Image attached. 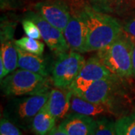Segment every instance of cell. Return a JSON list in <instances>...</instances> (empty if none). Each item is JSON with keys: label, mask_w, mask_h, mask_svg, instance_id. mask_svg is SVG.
Returning <instances> with one entry per match:
<instances>
[{"label": "cell", "mask_w": 135, "mask_h": 135, "mask_svg": "<svg viewBox=\"0 0 135 135\" xmlns=\"http://www.w3.org/2000/svg\"><path fill=\"white\" fill-rule=\"evenodd\" d=\"M21 23H22L23 29L24 30L26 36L32 38L37 39V40H40L41 38H42L38 26L33 20L23 17Z\"/></svg>", "instance_id": "23"}, {"label": "cell", "mask_w": 135, "mask_h": 135, "mask_svg": "<svg viewBox=\"0 0 135 135\" xmlns=\"http://www.w3.org/2000/svg\"><path fill=\"white\" fill-rule=\"evenodd\" d=\"M23 17L33 20L38 26L41 38L50 50L57 55L68 52L69 46L68 44L63 32L53 25L49 23L36 11H29L25 13Z\"/></svg>", "instance_id": "8"}, {"label": "cell", "mask_w": 135, "mask_h": 135, "mask_svg": "<svg viewBox=\"0 0 135 135\" xmlns=\"http://www.w3.org/2000/svg\"><path fill=\"white\" fill-rule=\"evenodd\" d=\"M94 9L108 15H121L128 9L134 0H84Z\"/></svg>", "instance_id": "15"}, {"label": "cell", "mask_w": 135, "mask_h": 135, "mask_svg": "<svg viewBox=\"0 0 135 135\" xmlns=\"http://www.w3.org/2000/svg\"><path fill=\"white\" fill-rule=\"evenodd\" d=\"M97 126L94 135H117L116 122L105 116L96 119Z\"/></svg>", "instance_id": "20"}, {"label": "cell", "mask_w": 135, "mask_h": 135, "mask_svg": "<svg viewBox=\"0 0 135 135\" xmlns=\"http://www.w3.org/2000/svg\"><path fill=\"white\" fill-rule=\"evenodd\" d=\"M50 90L47 77L24 69L15 70L1 80V91L4 95L10 98Z\"/></svg>", "instance_id": "5"}, {"label": "cell", "mask_w": 135, "mask_h": 135, "mask_svg": "<svg viewBox=\"0 0 135 135\" xmlns=\"http://www.w3.org/2000/svg\"><path fill=\"white\" fill-rule=\"evenodd\" d=\"M0 135H23L21 128L8 119L2 116L0 120Z\"/></svg>", "instance_id": "22"}, {"label": "cell", "mask_w": 135, "mask_h": 135, "mask_svg": "<svg viewBox=\"0 0 135 135\" xmlns=\"http://www.w3.org/2000/svg\"><path fill=\"white\" fill-rule=\"evenodd\" d=\"M97 120L92 116L70 113L63 119L59 127L68 135H94Z\"/></svg>", "instance_id": "11"}, {"label": "cell", "mask_w": 135, "mask_h": 135, "mask_svg": "<svg viewBox=\"0 0 135 135\" xmlns=\"http://www.w3.org/2000/svg\"><path fill=\"white\" fill-rule=\"evenodd\" d=\"M16 24L17 23L15 22L6 19L5 17L1 18V32H0L1 44L14 40Z\"/></svg>", "instance_id": "21"}, {"label": "cell", "mask_w": 135, "mask_h": 135, "mask_svg": "<svg viewBox=\"0 0 135 135\" xmlns=\"http://www.w3.org/2000/svg\"><path fill=\"white\" fill-rule=\"evenodd\" d=\"M71 111L94 118L107 114L112 115L110 109L105 105L92 103L74 94L71 100Z\"/></svg>", "instance_id": "14"}, {"label": "cell", "mask_w": 135, "mask_h": 135, "mask_svg": "<svg viewBox=\"0 0 135 135\" xmlns=\"http://www.w3.org/2000/svg\"><path fill=\"white\" fill-rule=\"evenodd\" d=\"M96 56L113 74L126 80L133 77L132 41L124 31L110 44L97 51Z\"/></svg>", "instance_id": "3"}, {"label": "cell", "mask_w": 135, "mask_h": 135, "mask_svg": "<svg viewBox=\"0 0 135 135\" xmlns=\"http://www.w3.org/2000/svg\"><path fill=\"white\" fill-rule=\"evenodd\" d=\"M0 62L5 66L6 76L18 68V52L15 40L1 44Z\"/></svg>", "instance_id": "17"}, {"label": "cell", "mask_w": 135, "mask_h": 135, "mask_svg": "<svg viewBox=\"0 0 135 135\" xmlns=\"http://www.w3.org/2000/svg\"><path fill=\"white\" fill-rule=\"evenodd\" d=\"M72 95L69 89H52L44 107L56 120L63 119L71 110Z\"/></svg>", "instance_id": "12"}, {"label": "cell", "mask_w": 135, "mask_h": 135, "mask_svg": "<svg viewBox=\"0 0 135 135\" xmlns=\"http://www.w3.org/2000/svg\"><path fill=\"white\" fill-rule=\"evenodd\" d=\"M122 29L124 32L127 34L131 39L135 40V12L126 19L122 25Z\"/></svg>", "instance_id": "24"}, {"label": "cell", "mask_w": 135, "mask_h": 135, "mask_svg": "<svg viewBox=\"0 0 135 135\" xmlns=\"http://www.w3.org/2000/svg\"><path fill=\"white\" fill-rule=\"evenodd\" d=\"M115 122L117 135H135V113L121 116Z\"/></svg>", "instance_id": "19"}, {"label": "cell", "mask_w": 135, "mask_h": 135, "mask_svg": "<svg viewBox=\"0 0 135 135\" xmlns=\"http://www.w3.org/2000/svg\"><path fill=\"white\" fill-rule=\"evenodd\" d=\"M57 56L51 69L53 86L60 89H68L81 71L86 60L80 53L72 50Z\"/></svg>", "instance_id": "6"}, {"label": "cell", "mask_w": 135, "mask_h": 135, "mask_svg": "<svg viewBox=\"0 0 135 135\" xmlns=\"http://www.w3.org/2000/svg\"><path fill=\"white\" fill-rule=\"evenodd\" d=\"M35 11L38 13L49 23L63 32L69 20L71 11L62 0H44L34 5Z\"/></svg>", "instance_id": "9"}, {"label": "cell", "mask_w": 135, "mask_h": 135, "mask_svg": "<svg viewBox=\"0 0 135 135\" xmlns=\"http://www.w3.org/2000/svg\"><path fill=\"white\" fill-rule=\"evenodd\" d=\"M50 90L11 98L3 110V116L13 122L22 130H31L32 119L45 105Z\"/></svg>", "instance_id": "4"}, {"label": "cell", "mask_w": 135, "mask_h": 135, "mask_svg": "<svg viewBox=\"0 0 135 135\" xmlns=\"http://www.w3.org/2000/svg\"><path fill=\"white\" fill-rule=\"evenodd\" d=\"M0 7L2 11L16 10L22 7L21 0H0Z\"/></svg>", "instance_id": "25"}, {"label": "cell", "mask_w": 135, "mask_h": 135, "mask_svg": "<svg viewBox=\"0 0 135 135\" xmlns=\"http://www.w3.org/2000/svg\"><path fill=\"white\" fill-rule=\"evenodd\" d=\"M132 71L133 77L135 78V40H132Z\"/></svg>", "instance_id": "26"}, {"label": "cell", "mask_w": 135, "mask_h": 135, "mask_svg": "<svg viewBox=\"0 0 135 135\" xmlns=\"http://www.w3.org/2000/svg\"><path fill=\"white\" fill-rule=\"evenodd\" d=\"M48 135H68L65 131H64L62 129H61L59 127H55L53 130L50 131V133Z\"/></svg>", "instance_id": "27"}, {"label": "cell", "mask_w": 135, "mask_h": 135, "mask_svg": "<svg viewBox=\"0 0 135 135\" xmlns=\"http://www.w3.org/2000/svg\"><path fill=\"white\" fill-rule=\"evenodd\" d=\"M56 121L44 106L33 118L31 130L35 135H48L56 127Z\"/></svg>", "instance_id": "16"}, {"label": "cell", "mask_w": 135, "mask_h": 135, "mask_svg": "<svg viewBox=\"0 0 135 135\" xmlns=\"http://www.w3.org/2000/svg\"><path fill=\"white\" fill-rule=\"evenodd\" d=\"M113 74L95 56L87 59L81 71L68 88L74 95L82 92L93 83L111 77Z\"/></svg>", "instance_id": "7"}, {"label": "cell", "mask_w": 135, "mask_h": 135, "mask_svg": "<svg viewBox=\"0 0 135 135\" xmlns=\"http://www.w3.org/2000/svg\"><path fill=\"white\" fill-rule=\"evenodd\" d=\"M15 42L19 48L35 55H42L44 50V44L43 42L28 36L15 40Z\"/></svg>", "instance_id": "18"}, {"label": "cell", "mask_w": 135, "mask_h": 135, "mask_svg": "<svg viewBox=\"0 0 135 135\" xmlns=\"http://www.w3.org/2000/svg\"><path fill=\"white\" fill-rule=\"evenodd\" d=\"M17 46V45H16ZM18 52V68L43 77H47L51 71L49 61L42 55H35L17 47Z\"/></svg>", "instance_id": "13"}, {"label": "cell", "mask_w": 135, "mask_h": 135, "mask_svg": "<svg viewBox=\"0 0 135 135\" xmlns=\"http://www.w3.org/2000/svg\"><path fill=\"white\" fill-rule=\"evenodd\" d=\"M63 34L71 50L80 53H85L88 31L80 11H71V18Z\"/></svg>", "instance_id": "10"}, {"label": "cell", "mask_w": 135, "mask_h": 135, "mask_svg": "<svg viewBox=\"0 0 135 135\" xmlns=\"http://www.w3.org/2000/svg\"><path fill=\"white\" fill-rule=\"evenodd\" d=\"M80 12L88 31L85 53L104 48L123 32L122 25L112 15L98 11L87 4Z\"/></svg>", "instance_id": "1"}, {"label": "cell", "mask_w": 135, "mask_h": 135, "mask_svg": "<svg viewBox=\"0 0 135 135\" xmlns=\"http://www.w3.org/2000/svg\"><path fill=\"white\" fill-rule=\"evenodd\" d=\"M123 78L113 74L111 77L93 83L75 95L86 101L107 106L112 115L125 116L126 91Z\"/></svg>", "instance_id": "2"}]
</instances>
